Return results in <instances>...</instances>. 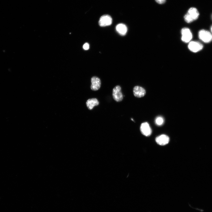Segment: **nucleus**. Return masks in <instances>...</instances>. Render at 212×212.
I'll return each mask as SVG.
<instances>
[{"label":"nucleus","instance_id":"obj_6","mask_svg":"<svg viewBox=\"0 0 212 212\" xmlns=\"http://www.w3.org/2000/svg\"><path fill=\"white\" fill-rule=\"evenodd\" d=\"M112 22L111 17L108 15H104L100 19L99 24L101 27H105L111 25Z\"/></svg>","mask_w":212,"mask_h":212},{"label":"nucleus","instance_id":"obj_4","mask_svg":"<svg viewBox=\"0 0 212 212\" xmlns=\"http://www.w3.org/2000/svg\"><path fill=\"white\" fill-rule=\"evenodd\" d=\"M113 98L117 102L122 101L123 99V94L121 91V88L119 85L115 86L113 89Z\"/></svg>","mask_w":212,"mask_h":212},{"label":"nucleus","instance_id":"obj_2","mask_svg":"<svg viewBox=\"0 0 212 212\" xmlns=\"http://www.w3.org/2000/svg\"><path fill=\"white\" fill-rule=\"evenodd\" d=\"M181 40L183 42H189L192 38V35L190 29L187 28H184L181 31Z\"/></svg>","mask_w":212,"mask_h":212},{"label":"nucleus","instance_id":"obj_1","mask_svg":"<svg viewBox=\"0 0 212 212\" xmlns=\"http://www.w3.org/2000/svg\"><path fill=\"white\" fill-rule=\"evenodd\" d=\"M199 16V13L197 9L194 8H191L185 15L184 19L187 23H190L197 19Z\"/></svg>","mask_w":212,"mask_h":212},{"label":"nucleus","instance_id":"obj_11","mask_svg":"<svg viewBox=\"0 0 212 212\" xmlns=\"http://www.w3.org/2000/svg\"><path fill=\"white\" fill-rule=\"evenodd\" d=\"M116 29L118 33L122 36L126 35L127 31V28L124 24L120 23L118 24L116 26Z\"/></svg>","mask_w":212,"mask_h":212},{"label":"nucleus","instance_id":"obj_8","mask_svg":"<svg viewBox=\"0 0 212 212\" xmlns=\"http://www.w3.org/2000/svg\"><path fill=\"white\" fill-rule=\"evenodd\" d=\"M140 131L146 137L150 136L152 133V130L147 122L141 124Z\"/></svg>","mask_w":212,"mask_h":212},{"label":"nucleus","instance_id":"obj_9","mask_svg":"<svg viewBox=\"0 0 212 212\" xmlns=\"http://www.w3.org/2000/svg\"><path fill=\"white\" fill-rule=\"evenodd\" d=\"M157 143L159 145L164 146L168 144L170 141V138L167 135H162L158 136L156 139Z\"/></svg>","mask_w":212,"mask_h":212},{"label":"nucleus","instance_id":"obj_7","mask_svg":"<svg viewBox=\"0 0 212 212\" xmlns=\"http://www.w3.org/2000/svg\"><path fill=\"white\" fill-rule=\"evenodd\" d=\"M133 93L134 96L138 98L144 97L146 94L145 89L139 86H136L134 88Z\"/></svg>","mask_w":212,"mask_h":212},{"label":"nucleus","instance_id":"obj_12","mask_svg":"<svg viewBox=\"0 0 212 212\" xmlns=\"http://www.w3.org/2000/svg\"><path fill=\"white\" fill-rule=\"evenodd\" d=\"M86 104L88 109L91 110L93 109L95 106L98 105L99 104V102L96 98L90 99L87 101Z\"/></svg>","mask_w":212,"mask_h":212},{"label":"nucleus","instance_id":"obj_10","mask_svg":"<svg viewBox=\"0 0 212 212\" xmlns=\"http://www.w3.org/2000/svg\"><path fill=\"white\" fill-rule=\"evenodd\" d=\"M92 85L90 88L94 91H96L100 88L101 82L100 79L98 77H94L91 79Z\"/></svg>","mask_w":212,"mask_h":212},{"label":"nucleus","instance_id":"obj_3","mask_svg":"<svg viewBox=\"0 0 212 212\" xmlns=\"http://www.w3.org/2000/svg\"><path fill=\"white\" fill-rule=\"evenodd\" d=\"M199 38L203 42L208 43L212 40V35L205 30H202L199 33Z\"/></svg>","mask_w":212,"mask_h":212},{"label":"nucleus","instance_id":"obj_16","mask_svg":"<svg viewBox=\"0 0 212 212\" xmlns=\"http://www.w3.org/2000/svg\"><path fill=\"white\" fill-rule=\"evenodd\" d=\"M211 32L212 33V26H211Z\"/></svg>","mask_w":212,"mask_h":212},{"label":"nucleus","instance_id":"obj_14","mask_svg":"<svg viewBox=\"0 0 212 212\" xmlns=\"http://www.w3.org/2000/svg\"><path fill=\"white\" fill-rule=\"evenodd\" d=\"M83 49L86 50H88L89 49V45L88 43H85L83 45Z\"/></svg>","mask_w":212,"mask_h":212},{"label":"nucleus","instance_id":"obj_15","mask_svg":"<svg viewBox=\"0 0 212 212\" xmlns=\"http://www.w3.org/2000/svg\"><path fill=\"white\" fill-rule=\"evenodd\" d=\"M156 1L158 4H162L166 2V0H155Z\"/></svg>","mask_w":212,"mask_h":212},{"label":"nucleus","instance_id":"obj_13","mask_svg":"<svg viewBox=\"0 0 212 212\" xmlns=\"http://www.w3.org/2000/svg\"><path fill=\"white\" fill-rule=\"evenodd\" d=\"M164 123L163 118L161 117H159L156 119V124L158 126L162 125Z\"/></svg>","mask_w":212,"mask_h":212},{"label":"nucleus","instance_id":"obj_5","mask_svg":"<svg viewBox=\"0 0 212 212\" xmlns=\"http://www.w3.org/2000/svg\"><path fill=\"white\" fill-rule=\"evenodd\" d=\"M188 48L191 52L196 53L202 50L203 48L202 44L196 41L190 42L188 45Z\"/></svg>","mask_w":212,"mask_h":212}]
</instances>
